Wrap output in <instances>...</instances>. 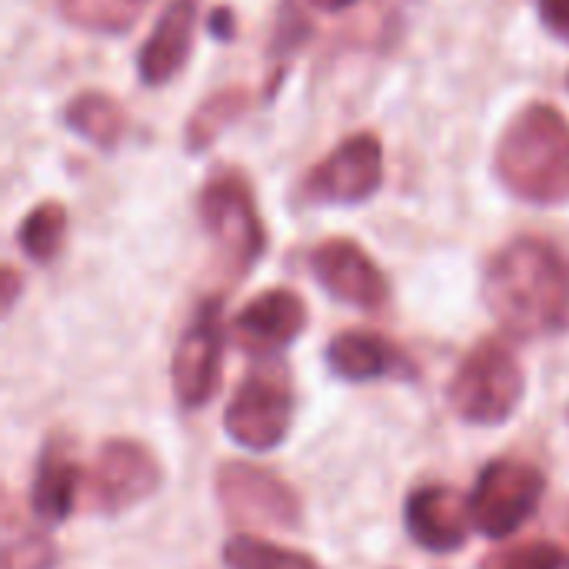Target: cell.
Returning a JSON list of instances; mask_svg holds the SVG:
<instances>
[{"label":"cell","mask_w":569,"mask_h":569,"mask_svg":"<svg viewBox=\"0 0 569 569\" xmlns=\"http://www.w3.org/2000/svg\"><path fill=\"white\" fill-rule=\"evenodd\" d=\"M223 370V297H207L190 323L183 327L173 363L170 383L180 410H200L220 390Z\"/></svg>","instance_id":"8"},{"label":"cell","mask_w":569,"mask_h":569,"mask_svg":"<svg viewBox=\"0 0 569 569\" xmlns=\"http://www.w3.org/2000/svg\"><path fill=\"white\" fill-rule=\"evenodd\" d=\"M163 483V467L137 440H107L87 473V507L100 517H120L150 500Z\"/></svg>","instance_id":"7"},{"label":"cell","mask_w":569,"mask_h":569,"mask_svg":"<svg viewBox=\"0 0 569 569\" xmlns=\"http://www.w3.org/2000/svg\"><path fill=\"white\" fill-rule=\"evenodd\" d=\"M407 533L410 540L427 553H457L470 540L473 510L470 500H463L447 483H427L417 487L407 497Z\"/></svg>","instance_id":"12"},{"label":"cell","mask_w":569,"mask_h":569,"mask_svg":"<svg viewBox=\"0 0 569 569\" xmlns=\"http://www.w3.org/2000/svg\"><path fill=\"white\" fill-rule=\"evenodd\" d=\"M503 569H569V550L557 543H527Z\"/></svg>","instance_id":"23"},{"label":"cell","mask_w":569,"mask_h":569,"mask_svg":"<svg viewBox=\"0 0 569 569\" xmlns=\"http://www.w3.org/2000/svg\"><path fill=\"white\" fill-rule=\"evenodd\" d=\"M307 330V303L287 287L263 290L233 317V340L250 357H277Z\"/></svg>","instance_id":"13"},{"label":"cell","mask_w":569,"mask_h":569,"mask_svg":"<svg viewBox=\"0 0 569 569\" xmlns=\"http://www.w3.org/2000/svg\"><path fill=\"white\" fill-rule=\"evenodd\" d=\"M63 123L90 140L93 147L100 150H113L127 130V113L123 107L110 97V93H100V90H83L77 93L67 107H63Z\"/></svg>","instance_id":"17"},{"label":"cell","mask_w":569,"mask_h":569,"mask_svg":"<svg viewBox=\"0 0 569 569\" xmlns=\"http://www.w3.org/2000/svg\"><path fill=\"white\" fill-rule=\"evenodd\" d=\"M547 493V477L527 460H493L480 470L470 497L473 523L487 540L513 537L540 507Z\"/></svg>","instance_id":"6"},{"label":"cell","mask_w":569,"mask_h":569,"mask_svg":"<svg viewBox=\"0 0 569 569\" xmlns=\"http://www.w3.org/2000/svg\"><path fill=\"white\" fill-rule=\"evenodd\" d=\"M193 27L197 0H170L137 53V73L147 87H163L183 70L193 43Z\"/></svg>","instance_id":"15"},{"label":"cell","mask_w":569,"mask_h":569,"mask_svg":"<svg viewBox=\"0 0 569 569\" xmlns=\"http://www.w3.org/2000/svg\"><path fill=\"white\" fill-rule=\"evenodd\" d=\"M567 420H569V410H567Z\"/></svg>","instance_id":"29"},{"label":"cell","mask_w":569,"mask_h":569,"mask_svg":"<svg viewBox=\"0 0 569 569\" xmlns=\"http://www.w3.org/2000/svg\"><path fill=\"white\" fill-rule=\"evenodd\" d=\"M57 567V550L50 547L47 537L40 533H13V527L3 537V560L0 569H53Z\"/></svg>","instance_id":"22"},{"label":"cell","mask_w":569,"mask_h":569,"mask_svg":"<svg viewBox=\"0 0 569 569\" xmlns=\"http://www.w3.org/2000/svg\"><path fill=\"white\" fill-rule=\"evenodd\" d=\"M210 33H217V37H223V40L233 33V13H230L227 7H220V10L210 13Z\"/></svg>","instance_id":"26"},{"label":"cell","mask_w":569,"mask_h":569,"mask_svg":"<svg viewBox=\"0 0 569 569\" xmlns=\"http://www.w3.org/2000/svg\"><path fill=\"white\" fill-rule=\"evenodd\" d=\"M567 87H569V73H567Z\"/></svg>","instance_id":"28"},{"label":"cell","mask_w":569,"mask_h":569,"mask_svg":"<svg viewBox=\"0 0 569 569\" xmlns=\"http://www.w3.org/2000/svg\"><path fill=\"white\" fill-rule=\"evenodd\" d=\"M317 283L340 303L357 310H380L390 300V280L377 260L350 237H330L310 253Z\"/></svg>","instance_id":"11"},{"label":"cell","mask_w":569,"mask_h":569,"mask_svg":"<svg viewBox=\"0 0 569 569\" xmlns=\"http://www.w3.org/2000/svg\"><path fill=\"white\" fill-rule=\"evenodd\" d=\"M80 487H83V477H80L77 460L60 440H50L37 460V473L30 487L33 517L47 527H60L73 513Z\"/></svg>","instance_id":"16"},{"label":"cell","mask_w":569,"mask_h":569,"mask_svg":"<svg viewBox=\"0 0 569 569\" xmlns=\"http://www.w3.org/2000/svg\"><path fill=\"white\" fill-rule=\"evenodd\" d=\"M150 0H60V13L93 33H123L137 23Z\"/></svg>","instance_id":"21"},{"label":"cell","mask_w":569,"mask_h":569,"mask_svg":"<svg viewBox=\"0 0 569 569\" xmlns=\"http://www.w3.org/2000/svg\"><path fill=\"white\" fill-rule=\"evenodd\" d=\"M293 427V387L280 357L257 360L223 413L227 437L253 453L277 450Z\"/></svg>","instance_id":"5"},{"label":"cell","mask_w":569,"mask_h":569,"mask_svg":"<svg viewBox=\"0 0 569 569\" xmlns=\"http://www.w3.org/2000/svg\"><path fill=\"white\" fill-rule=\"evenodd\" d=\"M17 297H20V273L13 267H3V313L13 310Z\"/></svg>","instance_id":"25"},{"label":"cell","mask_w":569,"mask_h":569,"mask_svg":"<svg viewBox=\"0 0 569 569\" xmlns=\"http://www.w3.org/2000/svg\"><path fill=\"white\" fill-rule=\"evenodd\" d=\"M493 170L497 180L527 203H569L567 117L553 103H527L500 133Z\"/></svg>","instance_id":"2"},{"label":"cell","mask_w":569,"mask_h":569,"mask_svg":"<svg viewBox=\"0 0 569 569\" xmlns=\"http://www.w3.org/2000/svg\"><path fill=\"white\" fill-rule=\"evenodd\" d=\"M483 303L517 340L569 333V257L543 237H520L493 253Z\"/></svg>","instance_id":"1"},{"label":"cell","mask_w":569,"mask_h":569,"mask_svg":"<svg viewBox=\"0 0 569 569\" xmlns=\"http://www.w3.org/2000/svg\"><path fill=\"white\" fill-rule=\"evenodd\" d=\"M197 213L217 243L223 270L233 280H243L267 253V230L250 180L240 170H217L197 197Z\"/></svg>","instance_id":"3"},{"label":"cell","mask_w":569,"mask_h":569,"mask_svg":"<svg viewBox=\"0 0 569 569\" xmlns=\"http://www.w3.org/2000/svg\"><path fill=\"white\" fill-rule=\"evenodd\" d=\"M247 110V90L240 87H223L217 93H210L190 117L187 130H183V143L190 153H203L240 113Z\"/></svg>","instance_id":"18"},{"label":"cell","mask_w":569,"mask_h":569,"mask_svg":"<svg viewBox=\"0 0 569 569\" xmlns=\"http://www.w3.org/2000/svg\"><path fill=\"white\" fill-rule=\"evenodd\" d=\"M537 13L547 33L569 43V0H537Z\"/></svg>","instance_id":"24"},{"label":"cell","mask_w":569,"mask_h":569,"mask_svg":"<svg viewBox=\"0 0 569 569\" xmlns=\"http://www.w3.org/2000/svg\"><path fill=\"white\" fill-rule=\"evenodd\" d=\"M383 183V143L377 133H353L337 143L300 183V200L313 207H353Z\"/></svg>","instance_id":"9"},{"label":"cell","mask_w":569,"mask_h":569,"mask_svg":"<svg viewBox=\"0 0 569 569\" xmlns=\"http://www.w3.org/2000/svg\"><path fill=\"white\" fill-rule=\"evenodd\" d=\"M217 500L240 527L293 530L303 517L293 487L253 463H223L217 473Z\"/></svg>","instance_id":"10"},{"label":"cell","mask_w":569,"mask_h":569,"mask_svg":"<svg viewBox=\"0 0 569 569\" xmlns=\"http://www.w3.org/2000/svg\"><path fill=\"white\" fill-rule=\"evenodd\" d=\"M67 240V207L60 200L37 203L17 227V243L33 263H50Z\"/></svg>","instance_id":"19"},{"label":"cell","mask_w":569,"mask_h":569,"mask_svg":"<svg viewBox=\"0 0 569 569\" xmlns=\"http://www.w3.org/2000/svg\"><path fill=\"white\" fill-rule=\"evenodd\" d=\"M327 367L347 383L373 380H410L417 377L413 360L383 333L373 330H343L327 343Z\"/></svg>","instance_id":"14"},{"label":"cell","mask_w":569,"mask_h":569,"mask_svg":"<svg viewBox=\"0 0 569 569\" xmlns=\"http://www.w3.org/2000/svg\"><path fill=\"white\" fill-rule=\"evenodd\" d=\"M527 393V373L503 340H480L450 380L447 400L470 427L507 423Z\"/></svg>","instance_id":"4"},{"label":"cell","mask_w":569,"mask_h":569,"mask_svg":"<svg viewBox=\"0 0 569 569\" xmlns=\"http://www.w3.org/2000/svg\"><path fill=\"white\" fill-rule=\"evenodd\" d=\"M223 563L227 569H323L313 557H307L300 550L277 547L253 533L230 537L223 547Z\"/></svg>","instance_id":"20"},{"label":"cell","mask_w":569,"mask_h":569,"mask_svg":"<svg viewBox=\"0 0 569 569\" xmlns=\"http://www.w3.org/2000/svg\"><path fill=\"white\" fill-rule=\"evenodd\" d=\"M300 3H310L320 13H340V10H347V7H353L360 0H300Z\"/></svg>","instance_id":"27"}]
</instances>
